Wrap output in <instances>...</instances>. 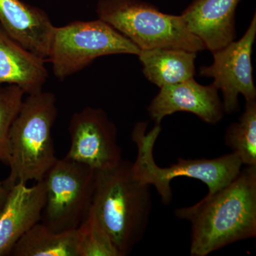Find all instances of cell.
<instances>
[{"label":"cell","instance_id":"17","mask_svg":"<svg viewBox=\"0 0 256 256\" xmlns=\"http://www.w3.org/2000/svg\"><path fill=\"white\" fill-rule=\"evenodd\" d=\"M224 142L245 166H256V100L247 101L238 120L226 130Z\"/></svg>","mask_w":256,"mask_h":256},{"label":"cell","instance_id":"12","mask_svg":"<svg viewBox=\"0 0 256 256\" xmlns=\"http://www.w3.org/2000/svg\"><path fill=\"white\" fill-rule=\"evenodd\" d=\"M0 26L24 48L47 60L55 26L46 12L21 0H0Z\"/></svg>","mask_w":256,"mask_h":256},{"label":"cell","instance_id":"5","mask_svg":"<svg viewBox=\"0 0 256 256\" xmlns=\"http://www.w3.org/2000/svg\"><path fill=\"white\" fill-rule=\"evenodd\" d=\"M96 14L140 50L173 48L198 53L206 50L181 15L164 14L140 0H99Z\"/></svg>","mask_w":256,"mask_h":256},{"label":"cell","instance_id":"4","mask_svg":"<svg viewBox=\"0 0 256 256\" xmlns=\"http://www.w3.org/2000/svg\"><path fill=\"white\" fill-rule=\"evenodd\" d=\"M148 126V122H139L132 130L131 138L138 150L137 158L132 162L133 172L141 182L156 188L164 204H170L172 198L170 184L175 178L200 180L206 185L208 193H213L230 183L242 169V161L233 152L210 160L178 158L176 164L160 168L154 162L153 150L161 126L156 124L146 132Z\"/></svg>","mask_w":256,"mask_h":256},{"label":"cell","instance_id":"8","mask_svg":"<svg viewBox=\"0 0 256 256\" xmlns=\"http://www.w3.org/2000/svg\"><path fill=\"white\" fill-rule=\"evenodd\" d=\"M256 35V15L244 36L224 48L213 52L214 62L201 67V76L213 78V85L223 95L224 112L232 114L239 108L238 96L247 101L256 100V88L252 76V55Z\"/></svg>","mask_w":256,"mask_h":256},{"label":"cell","instance_id":"9","mask_svg":"<svg viewBox=\"0 0 256 256\" xmlns=\"http://www.w3.org/2000/svg\"><path fill=\"white\" fill-rule=\"evenodd\" d=\"M68 130L67 158L96 171L112 168L122 160L117 128L102 109L88 106L74 112Z\"/></svg>","mask_w":256,"mask_h":256},{"label":"cell","instance_id":"13","mask_svg":"<svg viewBox=\"0 0 256 256\" xmlns=\"http://www.w3.org/2000/svg\"><path fill=\"white\" fill-rule=\"evenodd\" d=\"M240 0H194L181 14L186 26L212 53L236 38V10Z\"/></svg>","mask_w":256,"mask_h":256},{"label":"cell","instance_id":"7","mask_svg":"<svg viewBox=\"0 0 256 256\" xmlns=\"http://www.w3.org/2000/svg\"><path fill=\"white\" fill-rule=\"evenodd\" d=\"M44 180L46 202L41 222L55 232L78 228L92 208L96 170L65 156L56 160Z\"/></svg>","mask_w":256,"mask_h":256},{"label":"cell","instance_id":"2","mask_svg":"<svg viewBox=\"0 0 256 256\" xmlns=\"http://www.w3.org/2000/svg\"><path fill=\"white\" fill-rule=\"evenodd\" d=\"M92 210L120 256L129 255L142 240L152 210L150 186L141 182L132 162L96 171Z\"/></svg>","mask_w":256,"mask_h":256},{"label":"cell","instance_id":"16","mask_svg":"<svg viewBox=\"0 0 256 256\" xmlns=\"http://www.w3.org/2000/svg\"><path fill=\"white\" fill-rule=\"evenodd\" d=\"M12 256H79L76 229L55 232L40 222L15 244Z\"/></svg>","mask_w":256,"mask_h":256},{"label":"cell","instance_id":"6","mask_svg":"<svg viewBox=\"0 0 256 256\" xmlns=\"http://www.w3.org/2000/svg\"><path fill=\"white\" fill-rule=\"evenodd\" d=\"M140 50L100 18L55 26L47 60L56 78L63 80L104 56L138 55Z\"/></svg>","mask_w":256,"mask_h":256},{"label":"cell","instance_id":"19","mask_svg":"<svg viewBox=\"0 0 256 256\" xmlns=\"http://www.w3.org/2000/svg\"><path fill=\"white\" fill-rule=\"evenodd\" d=\"M25 92L15 85H0V161L10 162V131L21 108Z\"/></svg>","mask_w":256,"mask_h":256},{"label":"cell","instance_id":"10","mask_svg":"<svg viewBox=\"0 0 256 256\" xmlns=\"http://www.w3.org/2000/svg\"><path fill=\"white\" fill-rule=\"evenodd\" d=\"M148 110L156 124L176 112H191L212 124L220 122L224 114L218 88L213 84L201 85L194 78L160 88Z\"/></svg>","mask_w":256,"mask_h":256},{"label":"cell","instance_id":"15","mask_svg":"<svg viewBox=\"0 0 256 256\" xmlns=\"http://www.w3.org/2000/svg\"><path fill=\"white\" fill-rule=\"evenodd\" d=\"M139 60L149 82L158 87L172 85L194 78L196 52L182 48L140 50Z\"/></svg>","mask_w":256,"mask_h":256},{"label":"cell","instance_id":"11","mask_svg":"<svg viewBox=\"0 0 256 256\" xmlns=\"http://www.w3.org/2000/svg\"><path fill=\"white\" fill-rule=\"evenodd\" d=\"M46 202L44 180L34 186L16 183L10 188L0 212V256H10L18 239L41 222Z\"/></svg>","mask_w":256,"mask_h":256},{"label":"cell","instance_id":"1","mask_svg":"<svg viewBox=\"0 0 256 256\" xmlns=\"http://www.w3.org/2000/svg\"><path fill=\"white\" fill-rule=\"evenodd\" d=\"M191 224L192 256H206L256 236V166L242 168L223 188L175 210Z\"/></svg>","mask_w":256,"mask_h":256},{"label":"cell","instance_id":"18","mask_svg":"<svg viewBox=\"0 0 256 256\" xmlns=\"http://www.w3.org/2000/svg\"><path fill=\"white\" fill-rule=\"evenodd\" d=\"M76 233L79 256H120L92 208L76 228Z\"/></svg>","mask_w":256,"mask_h":256},{"label":"cell","instance_id":"14","mask_svg":"<svg viewBox=\"0 0 256 256\" xmlns=\"http://www.w3.org/2000/svg\"><path fill=\"white\" fill-rule=\"evenodd\" d=\"M48 78L45 60L15 42L0 26V85H15L25 94L43 90Z\"/></svg>","mask_w":256,"mask_h":256},{"label":"cell","instance_id":"3","mask_svg":"<svg viewBox=\"0 0 256 256\" xmlns=\"http://www.w3.org/2000/svg\"><path fill=\"white\" fill-rule=\"evenodd\" d=\"M57 114L54 92L42 90L24 99L10 131V174L4 181L8 188L41 181L58 159L52 132Z\"/></svg>","mask_w":256,"mask_h":256},{"label":"cell","instance_id":"20","mask_svg":"<svg viewBox=\"0 0 256 256\" xmlns=\"http://www.w3.org/2000/svg\"><path fill=\"white\" fill-rule=\"evenodd\" d=\"M10 188L4 182H0V212L2 210L6 197L9 193Z\"/></svg>","mask_w":256,"mask_h":256}]
</instances>
